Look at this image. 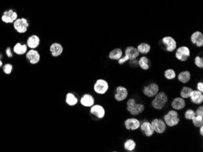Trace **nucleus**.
<instances>
[{"label":"nucleus","instance_id":"nucleus-20","mask_svg":"<svg viewBox=\"0 0 203 152\" xmlns=\"http://www.w3.org/2000/svg\"><path fill=\"white\" fill-rule=\"evenodd\" d=\"M140 127L141 130L144 132L147 137H151L155 132L151 123L148 122L143 123L140 125Z\"/></svg>","mask_w":203,"mask_h":152},{"label":"nucleus","instance_id":"nucleus-28","mask_svg":"<svg viewBox=\"0 0 203 152\" xmlns=\"http://www.w3.org/2000/svg\"><path fill=\"white\" fill-rule=\"evenodd\" d=\"M193 90L190 87H184L181 92V96L183 98H189L192 96Z\"/></svg>","mask_w":203,"mask_h":152},{"label":"nucleus","instance_id":"nucleus-35","mask_svg":"<svg viewBox=\"0 0 203 152\" xmlns=\"http://www.w3.org/2000/svg\"><path fill=\"white\" fill-rule=\"evenodd\" d=\"M13 67L10 64H7L3 67V71L6 74H10L12 70Z\"/></svg>","mask_w":203,"mask_h":152},{"label":"nucleus","instance_id":"nucleus-18","mask_svg":"<svg viewBox=\"0 0 203 152\" xmlns=\"http://www.w3.org/2000/svg\"><path fill=\"white\" fill-rule=\"evenodd\" d=\"M40 42L39 37L37 35H33L28 38L27 41V46L31 49H35L38 47Z\"/></svg>","mask_w":203,"mask_h":152},{"label":"nucleus","instance_id":"nucleus-22","mask_svg":"<svg viewBox=\"0 0 203 152\" xmlns=\"http://www.w3.org/2000/svg\"><path fill=\"white\" fill-rule=\"evenodd\" d=\"M80 102L85 107H91L94 104V99L91 95L85 94L82 98Z\"/></svg>","mask_w":203,"mask_h":152},{"label":"nucleus","instance_id":"nucleus-19","mask_svg":"<svg viewBox=\"0 0 203 152\" xmlns=\"http://www.w3.org/2000/svg\"><path fill=\"white\" fill-rule=\"evenodd\" d=\"M186 106V102L183 98H176L172 102V107L175 110H181Z\"/></svg>","mask_w":203,"mask_h":152},{"label":"nucleus","instance_id":"nucleus-17","mask_svg":"<svg viewBox=\"0 0 203 152\" xmlns=\"http://www.w3.org/2000/svg\"><path fill=\"white\" fill-rule=\"evenodd\" d=\"M50 51L52 54V55L57 57L60 55L63 52V47L59 43H53L50 47Z\"/></svg>","mask_w":203,"mask_h":152},{"label":"nucleus","instance_id":"nucleus-21","mask_svg":"<svg viewBox=\"0 0 203 152\" xmlns=\"http://www.w3.org/2000/svg\"><path fill=\"white\" fill-rule=\"evenodd\" d=\"M193 103L200 104L203 101V93L199 90H193L192 96L190 97Z\"/></svg>","mask_w":203,"mask_h":152},{"label":"nucleus","instance_id":"nucleus-32","mask_svg":"<svg viewBox=\"0 0 203 152\" xmlns=\"http://www.w3.org/2000/svg\"><path fill=\"white\" fill-rule=\"evenodd\" d=\"M165 77L168 80H173L176 77L175 72L173 69H168L165 70L164 73Z\"/></svg>","mask_w":203,"mask_h":152},{"label":"nucleus","instance_id":"nucleus-23","mask_svg":"<svg viewBox=\"0 0 203 152\" xmlns=\"http://www.w3.org/2000/svg\"><path fill=\"white\" fill-rule=\"evenodd\" d=\"M28 50V46L26 44H21L17 43L14 47V51L17 55H23L26 53Z\"/></svg>","mask_w":203,"mask_h":152},{"label":"nucleus","instance_id":"nucleus-11","mask_svg":"<svg viewBox=\"0 0 203 152\" xmlns=\"http://www.w3.org/2000/svg\"><path fill=\"white\" fill-rule=\"evenodd\" d=\"M163 44L166 46V49L168 52H172L176 48V42L171 37H165L162 39Z\"/></svg>","mask_w":203,"mask_h":152},{"label":"nucleus","instance_id":"nucleus-6","mask_svg":"<svg viewBox=\"0 0 203 152\" xmlns=\"http://www.w3.org/2000/svg\"><path fill=\"white\" fill-rule=\"evenodd\" d=\"M190 55V49L186 46H182L179 47L177 50L175 55L176 58L181 61H187Z\"/></svg>","mask_w":203,"mask_h":152},{"label":"nucleus","instance_id":"nucleus-33","mask_svg":"<svg viewBox=\"0 0 203 152\" xmlns=\"http://www.w3.org/2000/svg\"><path fill=\"white\" fill-rule=\"evenodd\" d=\"M195 116H196V113L195 112V111H193L192 109L187 110L185 113V118L187 119L192 120Z\"/></svg>","mask_w":203,"mask_h":152},{"label":"nucleus","instance_id":"nucleus-25","mask_svg":"<svg viewBox=\"0 0 203 152\" xmlns=\"http://www.w3.org/2000/svg\"><path fill=\"white\" fill-rule=\"evenodd\" d=\"M191 78V75L188 71H184L181 72L178 75V80L182 83H187L189 82Z\"/></svg>","mask_w":203,"mask_h":152},{"label":"nucleus","instance_id":"nucleus-39","mask_svg":"<svg viewBox=\"0 0 203 152\" xmlns=\"http://www.w3.org/2000/svg\"><path fill=\"white\" fill-rule=\"evenodd\" d=\"M200 133L201 135H203V126H201L200 127Z\"/></svg>","mask_w":203,"mask_h":152},{"label":"nucleus","instance_id":"nucleus-24","mask_svg":"<svg viewBox=\"0 0 203 152\" xmlns=\"http://www.w3.org/2000/svg\"><path fill=\"white\" fill-rule=\"evenodd\" d=\"M123 55L122 50L119 49L117 48L114 50H113L109 54V58L111 59H115V60H119L120 58H122Z\"/></svg>","mask_w":203,"mask_h":152},{"label":"nucleus","instance_id":"nucleus-36","mask_svg":"<svg viewBox=\"0 0 203 152\" xmlns=\"http://www.w3.org/2000/svg\"><path fill=\"white\" fill-rule=\"evenodd\" d=\"M196 115L197 116H203V107L200 106L196 111Z\"/></svg>","mask_w":203,"mask_h":152},{"label":"nucleus","instance_id":"nucleus-3","mask_svg":"<svg viewBox=\"0 0 203 152\" xmlns=\"http://www.w3.org/2000/svg\"><path fill=\"white\" fill-rule=\"evenodd\" d=\"M164 120L165 124L169 127H174L178 124L180 119L178 118V113L175 111H170L165 115Z\"/></svg>","mask_w":203,"mask_h":152},{"label":"nucleus","instance_id":"nucleus-34","mask_svg":"<svg viewBox=\"0 0 203 152\" xmlns=\"http://www.w3.org/2000/svg\"><path fill=\"white\" fill-rule=\"evenodd\" d=\"M195 63L196 66L200 68L203 67V59L200 56H196L195 59Z\"/></svg>","mask_w":203,"mask_h":152},{"label":"nucleus","instance_id":"nucleus-4","mask_svg":"<svg viewBox=\"0 0 203 152\" xmlns=\"http://www.w3.org/2000/svg\"><path fill=\"white\" fill-rule=\"evenodd\" d=\"M14 27L15 29L20 33H25L28 28L29 27V23L26 19L22 18L16 19L14 22Z\"/></svg>","mask_w":203,"mask_h":152},{"label":"nucleus","instance_id":"nucleus-15","mask_svg":"<svg viewBox=\"0 0 203 152\" xmlns=\"http://www.w3.org/2000/svg\"><path fill=\"white\" fill-rule=\"evenodd\" d=\"M125 125L127 129L134 130L140 127L141 123L136 118H129L125 121Z\"/></svg>","mask_w":203,"mask_h":152},{"label":"nucleus","instance_id":"nucleus-13","mask_svg":"<svg viewBox=\"0 0 203 152\" xmlns=\"http://www.w3.org/2000/svg\"><path fill=\"white\" fill-rule=\"evenodd\" d=\"M191 41L198 47H202L203 46V33L199 31L193 33L191 36Z\"/></svg>","mask_w":203,"mask_h":152},{"label":"nucleus","instance_id":"nucleus-38","mask_svg":"<svg viewBox=\"0 0 203 152\" xmlns=\"http://www.w3.org/2000/svg\"><path fill=\"white\" fill-rule=\"evenodd\" d=\"M6 54L9 57H12V54L11 52V48H7L6 50Z\"/></svg>","mask_w":203,"mask_h":152},{"label":"nucleus","instance_id":"nucleus-30","mask_svg":"<svg viewBox=\"0 0 203 152\" xmlns=\"http://www.w3.org/2000/svg\"><path fill=\"white\" fill-rule=\"evenodd\" d=\"M138 64L139 66L141 67V69H142L148 70L149 69L148 59L145 56H142L140 58V59L138 61Z\"/></svg>","mask_w":203,"mask_h":152},{"label":"nucleus","instance_id":"nucleus-1","mask_svg":"<svg viewBox=\"0 0 203 152\" xmlns=\"http://www.w3.org/2000/svg\"><path fill=\"white\" fill-rule=\"evenodd\" d=\"M144 106L141 104H136L134 99L131 98L127 101V111L133 115H138L144 110Z\"/></svg>","mask_w":203,"mask_h":152},{"label":"nucleus","instance_id":"nucleus-12","mask_svg":"<svg viewBox=\"0 0 203 152\" xmlns=\"http://www.w3.org/2000/svg\"><path fill=\"white\" fill-rule=\"evenodd\" d=\"M128 91L126 88L122 86H119L116 89V93L115 98L117 101H122L127 98Z\"/></svg>","mask_w":203,"mask_h":152},{"label":"nucleus","instance_id":"nucleus-14","mask_svg":"<svg viewBox=\"0 0 203 152\" xmlns=\"http://www.w3.org/2000/svg\"><path fill=\"white\" fill-rule=\"evenodd\" d=\"M125 56L129 60H134L139 55V52L138 49L133 46L128 47L125 51Z\"/></svg>","mask_w":203,"mask_h":152},{"label":"nucleus","instance_id":"nucleus-27","mask_svg":"<svg viewBox=\"0 0 203 152\" xmlns=\"http://www.w3.org/2000/svg\"><path fill=\"white\" fill-rule=\"evenodd\" d=\"M66 102L68 105H70L71 106H73L77 103L78 99L76 97H75V95L74 94L69 93L66 95Z\"/></svg>","mask_w":203,"mask_h":152},{"label":"nucleus","instance_id":"nucleus-40","mask_svg":"<svg viewBox=\"0 0 203 152\" xmlns=\"http://www.w3.org/2000/svg\"><path fill=\"white\" fill-rule=\"evenodd\" d=\"M2 66V63L1 62V61H0V67Z\"/></svg>","mask_w":203,"mask_h":152},{"label":"nucleus","instance_id":"nucleus-37","mask_svg":"<svg viewBox=\"0 0 203 152\" xmlns=\"http://www.w3.org/2000/svg\"><path fill=\"white\" fill-rule=\"evenodd\" d=\"M197 89L198 90L200 91L201 92H203V83H198V85H197Z\"/></svg>","mask_w":203,"mask_h":152},{"label":"nucleus","instance_id":"nucleus-2","mask_svg":"<svg viewBox=\"0 0 203 152\" xmlns=\"http://www.w3.org/2000/svg\"><path fill=\"white\" fill-rule=\"evenodd\" d=\"M168 101V98L165 93L160 92L158 93L152 101V106L156 109H162Z\"/></svg>","mask_w":203,"mask_h":152},{"label":"nucleus","instance_id":"nucleus-10","mask_svg":"<svg viewBox=\"0 0 203 152\" xmlns=\"http://www.w3.org/2000/svg\"><path fill=\"white\" fill-rule=\"evenodd\" d=\"M26 58L28 59L30 64H35L39 63L40 55L38 51L34 49H30L26 54Z\"/></svg>","mask_w":203,"mask_h":152},{"label":"nucleus","instance_id":"nucleus-9","mask_svg":"<svg viewBox=\"0 0 203 152\" xmlns=\"http://www.w3.org/2000/svg\"><path fill=\"white\" fill-rule=\"evenodd\" d=\"M159 92V87L155 83H151L144 89V93L148 97H155Z\"/></svg>","mask_w":203,"mask_h":152},{"label":"nucleus","instance_id":"nucleus-5","mask_svg":"<svg viewBox=\"0 0 203 152\" xmlns=\"http://www.w3.org/2000/svg\"><path fill=\"white\" fill-rule=\"evenodd\" d=\"M94 90L98 94H104L108 90V84L104 80H98L94 85Z\"/></svg>","mask_w":203,"mask_h":152},{"label":"nucleus","instance_id":"nucleus-29","mask_svg":"<svg viewBox=\"0 0 203 152\" xmlns=\"http://www.w3.org/2000/svg\"><path fill=\"white\" fill-rule=\"evenodd\" d=\"M136 146V142L133 139L127 140L124 144V148L127 151H133L135 149Z\"/></svg>","mask_w":203,"mask_h":152},{"label":"nucleus","instance_id":"nucleus-8","mask_svg":"<svg viewBox=\"0 0 203 152\" xmlns=\"http://www.w3.org/2000/svg\"><path fill=\"white\" fill-rule=\"evenodd\" d=\"M151 124L155 132L158 133H162L166 130V125L162 119H155L152 121Z\"/></svg>","mask_w":203,"mask_h":152},{"label":"nucleus","instance_id":"nucleus-16","mask_svg":"<svg viewBox=\"0 0 203 152\" xmlns=\"http://www.w3.org/2000/svg\"><path fill=\"white\" fill-rule=\"evenodd\" d=\"M91 114L95 115L96 117L99 118H102L104 117L105 114V111L103 107L100 105H95L91 106Z\"/></svg>","mask_w":203,"mask_h":152},{"label":"nucleus","instance_id":"nucleus-31","mask_svg":"<svg viewBox=\"0 0 203 152\" xmlns=\"http://www.w3.org/2000/svg\"><path fill=\"white\" fill-rule=\"evenodd\" d=\"M193 125L196 127H200L201 126H203V116H197L192 119Z\"/></svg>","mask_w":203,"mask_h":152},{"label":"nucleus","instance_id":"nucleus-26","mask_svg":"<svg viewBox=\"0 0 203 152\" xmlns=\"http://www.w3.org/2000/svg\"><path fill=\"white\" fill-rule=\"evenodd\" d=\"M137 49L139 53L142 54H147L150 52L151 47L149 44L147 43H141L138 46Z\"/></svg>","mask_w":203,"mask_h":152},{"label":"nucleus","instance_id":"nucleus-7","mask_svg":"<svg viewBox=\"0 0 203 152\" xmlns=\"http://www.w3.org/2000/svg\"><path fill=\"white\" fill-rule=\"evenodd\" d=\"M18 15L13 10L10 9L5 11L1 17V20L6 23H14L15 21L17 19Z\"/></svg>","mask_w":203,"mask_h":152}]
</instances>
